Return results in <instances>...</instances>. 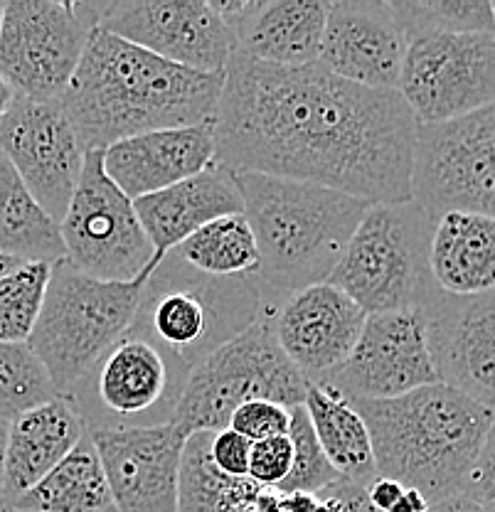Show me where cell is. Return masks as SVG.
<instances>
[{"label":"cell","mask_w":495,"mask_h":512,"mask_svg":"<svg viewBox=\"0 0 495 512\" xmlns=\"http://www.w3.org/2000/svg\"><path fill=\"white\" fill-rule=\"evenodd\" d=\"M212 124L230 173L306 180L372 205L412 200L419 124L399 92L234 52Z\"/></svg>","instance_id":"6da1fadb"},{"label":"cell","mask_w":495,"mask_h":512,"mask_svg":"<svg viewBox=\"0 0 495 512\" xmlns=\"http://www.w3.org/2000/svg\"><path fill=\"white\" fill-rule=\"evenodd\" d=\"M225 74H202L151 55L94 28L77 72L62 92V111L84 151L124 138L215 119Z\"/></svg>","instance_id":"7a4b0ae2"},{"label":"cell","mask_w":495,"mask_h":512,"mask_svg":"<svg viewBox=\"0 0 495 512\" xmlns=\"http://www.w3.org/2000/svg\"><path fill=\"white\" fill-rule=\"evenodd\" d=\"M370 434L377 476L414 488L431 503L461 493L495 414L449 384L392 399H348Z\"/></svg>","instance_id":"3957f363"},{"label":"cell","mask_w":495,"mask_h":512,"mask_svg":"<svg viewBox=\"0 0 495 512\" xmlns=\"http://www.w3.org/2000/svg\"><path fill=\"white\" fill-rule=\"evenodd\" d=\"M232 178L257 242L254 276L279 298L326 284L372 205L306 180L262 173H232Z\"/></svg>","instance_id":"277c9868"},{"label":"cell","mask_w":495,"mask_h":512,"mask_svg":"<svg viewBox=\"0 0 495 512\" xmlns=\"http://www.w3.org/2000/svg\"><path fill=\"white\" fill-rule=\"evenodd\" d=\"M281 301L257 276H207L168 252L143 286L131 330L161 352L178 382L185 384L205 357Z\"/></svg>","instance_id":"5b68a950"},{"label":"cell","mask_w":495,"mask_h":512,"mask_svg":"<svg viewBox=\"0 0 495 512\" xmlns=\"http://www.w3.org/2000/svg\"><path fill=\"white\" fill-rule=\"evenodd\" d=\"M101 281L69 259L52 264L50 284L28 348L45 365L57 394H69L97 360L131 330L146 281Z\"/></svg>","instance_id":"8992f818"},{"label":"cell","mask_w":495,"mask_h":512,"mask_svg":"<svg viewBox=\"0 0 495 512\" xmlns=\"http://www.w3.org/2000/svg\"><path fill=\"white\" fill-rule=\"evenodd\" d=\"M434 220L414 200L370 205L328 284L367 316L427 308L436 296L429 269Z\"/></svg>","instance_id":"52a82bcc"},{"label":"cell","mask_w":495,"mask_h":512,"mask_svg":"<svg viewBox=\"0 0 495 512\" xmlns=\"http://www.w3.org/2000/svg\"><path fill=\"white\" fill-rule=\"evenodd\" d=\"M308 380L284 355L269 313L217 348L185 380L170 424L188 439L198 431H222L234 409L264 399L291 409L306 399Z\"/></svg>","instance_id":"ba28073f"},{"label":"cell","mask_w":495,"mask_h":512,"mask_svg":"<svg viewBox=\"0 0 495 512\" xmlns=\"http://www.w3.org/2000/svg\"><path fill=\"white\" fill-rule=\"evenodd\" d=\"M99 3L10 0L0 25V79L15 96L57 101L77 72Z\"/></svg>","instance_id":"9c48e42d"},{"label":"cell","mask_w":495,"mask_h":512,"mask_svg":"<svg viewBox=\"0 0 495 512\" xmlns=\"http://www.w3.org/2000/svg\"><path fill=\"white\" fill-rule=\"evenodd\" d=\"M412 200L431 220L446 212L495 217V101L461 119L419 126Z\"/></svg>","instance_id":"30bf717a"},{"label":"cell","mask_w":495,"mask_h":512,"mask_svg":"<svg viewBox=\"0 0 495 512\" xmlns=\"http://www.w3.org/2000/svg\"><path fill=\"white\" fill-rule=\"evenodd\" d=\"M65 259L101 281H133L153 259L133 200L104 170V151L84 153L77 188L60 222Z\"/></svg>","instance_id":"8fae6325"},{"label":"cell","mask_w":495,"mask_h":512,"mask_svg":"<svg viewBox=\"0 0 495 512\" xmlns=\"http://www.w3.org/2000/svg\"><path fill=\"white\" fill-rule=\"evenodd\" d=\"M397 92L419 126L461 119L495 101V35H429L404 52Z\"/></svg>","instance_id":"7c38bea8"},{"label":"cell","mask_w":495,"mask_h":512,"mask_svg":"<svg viewBox=\"0 0 495 512\" xmlns=\"http://www.w3.org/2000/svg\"><path fill=\"white\" fill-rule=\"evenodd\" d=\"M180 389L161 352L129 330L65 397L82 414L87 431H97L168 424Z\"/></svg>","instance_id":"4fadbf2b"},{"label":"cell","mask_w":495,"mask_h":512,"mask_svg":"<svg viewBox=\"0 0 495 512\" xmlns=\"http://www.w3.org/2000/svg\"><path fill=\"white\" fill-rule=\"evenodd\" d=\"M97 28L202 74H225L237 52L232 30L207 0L99 3Z\"/></svg>","instance_id":"5bb4252c"},{"label":"cell","mask_w":495,"mask_h":512,"mask_svg":"<svg viewBox=\"0 0 495 512\" xmlns=\"http://www.w3.org/2000/svg\"><path fill=\"white\" fill-rule=\"evenodd\" d=\"M424 308L367 316L348 360L323 377L345 399H392L436 384Z\"/></svg>","instance_id":"9a60e30c"},{"label":"cell","mask_w":495,"mask_h":512,"mask_svg":"<svg viewBox=\"0 0 495 512\" xmlns=\"http://www.w3.org/2000/svg\"><path fill=\"white\" fill-rule=\"evenodd\" d=\"M0 151L18 170L37 205L62 222L87 151L60 101L15 96L0 119Z\"/></svg>","instance_id":"2e32d148"},{"label":"cell","mask_w":495,"mask_h":512,"mask_svg":"<svg viewBox=\"0 0 495 512\" xmlns=\"http://www.w3.org/2000/svg\"><path fill=\"white\" fill-rule=\"evenodd\" d=\"M116 512H178L185 436L173 424L89 431Z\"/></svg>","instance_id":"e0dca14e"},{"label":"cell","mask_w":495,"mask_h":512,"mask_svg":"<svg viewBox=\"0 0 495 512\" xmlns=\"http://www.w3.org/2000/svg\"><path fill=\"white\" fill-rule=\"evenodd\" d=\"M424 313L439 382L495 414V288L478 296L439 293Z\"/></svg>","instance_id":"ac0fdd59"},{"label":"cell","mask_w":495,"mask_h":512,"mask_svg":"<svg viewBox=\"0 0 495 512\" xmlns=\"http://www.w3.org/2000/svg\"><path fill=\"white\" fill-rule=\"evenodd\" d=\"M407 45L392 3L338 0L328 3L316 64L358 87L397 92Z\"/></svg>","instance_id":"d6986e66"},{"label":"cell","mask_w":495,"mask_h":512,"mask_svg":"<svg viewBox=\"0 0 495 512\" xmlns=\"http://www.w3.org/2000/svg\"><path fill=\"white\" fill-rule=\"evenodd\" d=\"M269 318L284 355L308 382H321L348 360L363 333L367 313L326 281L289 293Z\"/></svg>","instance_id":"ffe728a7"},{"label":"cell","mask_w":495,"mask_h":512,"mask_svg":"<svg viewBox=\"0 0 495 512\" xmlns=\"http://www.w3.org/2000/svg\"><path fill=\"white\" fill-rule=\"evenodd\" d=\"M215 124L163 128L104 148V170L131 200L195 178L217 165Z\"/></svg>","instance_id":"44dd1931"},{"label":"cell","mask_w":495,"mask_h":512,"mask_svg":"<svg viewBox=\"0 0 495 512\" xmlns=\"http://www.w3.org/2000/svg\"><path fill=\"white\" fill-rule=\"evenodd\" d=\"M138 222L153 247V259L146 266L156 271L165 254L185 242L205 224L227 215H242V197L230 170L215 168L183 180L178 185L133 200Z\"/></svg>","instance_id":"7402d4cb"},{"label":"cell","mask_w":495,"mask_h":512,"mask_svg":"<svg viewBox=\"0 0 495 512\" xmlns=\"http://www.w3.org/2000/svg\"><path fill=\"white\" fill-rule=\"evenodd\" d=\"M87 434L82 414L65 394L15 416L3 463V508L40 483Z\"/></svg>","instance_id":"603a6c76"},{"label":"cell","mask_w":495,"mask_h":512,"mask_svg":"<svg viewBox=\"0 0 495 512\" xmlns=\"http://www.w3.org/2000/svg\"><path fill=\"white\" fill-rule=\"evenodd\" d=\"M323 0H259L234 32L239 55L274 67L316 64L326 32Z\"/></svg>","instance_id":"cb8c5ba5"},{"label":"cell","mask_w":495,"mask_h":512,"mask_svg":"<svg viewBox=\"0 0 495 512\" xmlns=\"http://www.w3.org/2000/svg\"><path fill=\"white\" fill-rule=\"evenodd\" d=\"M429 269L446 296H478L495 288V217L446 212L431 229Z\"/></svg>","instance_id":"d4e9b609"},{"label":"cell","mask_w":495,"mask_h":512,"mask_svg":"<svg viewBox=\"0 0 495 512\" xmlns=\"http://www.w3.org/2000/svg\"><path fill=\"white\" fill-rule=\"evenodd\" d=\"M210 441V431H198L185 439L178 512H279L281 490L217 471L210 458Z\"/></svg>","instance_id":"484cf974"},{"label":"cell","mask_w":495,"mask_h":512,"mask_svg":"<svg viewBox=\"0 0 495 512\" xmlns=\"http://www.w3.org/2000/svg\"><path fill=\"white\" fill-rule=\"evenodd\" d=\"M303 409L308 412L318 444L340 478L363 488L377 478L370 434L363 416L355 412L348 399L323 384L308 382Z\"/></svg>","instance_id":"4316f807"},{"label":"cell","mask_w":495,"mask_h":512,"mask_svg":"<svg viewBox=\"0 0 495 512\" xmlns=\"http://www.w3.org/2000/svg\"><path fill=\"white\" fill-rule=\"evenodd\" d=\"M111 505L114 503L104 466L87 431L40 483L13 500L8 508L23 512H101Z\"/></svg>","instance_id":"83f0119b"},{"label":"cell","mask_w":495,"mask_h":512,"mask_svg":"<svg viewBox=\"0 0 495 512\" xmlns=\"http://www.w3.org/2000/svg\"><path fill=\"white\" fill-rule=\"evenodd\" d=\"M0 254L18 261L65 259L60 222L35 202L23 178L0 151Z\"/></svg>","instance_id":"f1b7e54d"},{"label":"cell","mask_w":495,"mask_h":512,"mask_svg":"<svg viewBox=\"0 0 495 512\" xmlns=\"http://www.w3.org/2000/svg\"><path fill=\"white\" fill-rule=\"evenodd\" d=\"M173 254L207 276H254L259 269L257 242L244 215H227L190 234Z\"/></svg>","instance_id":"f546056e"},{"label":"cell","mask_w":495,"mask_h":512,"mask_svg":"<svg viewBox=\"0 0 495 512\" xmlns=\"http://www.w3.org/2000/svg\"><path fill=\"white\" fill-rule=\"evenodd\" d=\"M407 42L429 35H493L491 0H404L392 3Z\"/></svg>","instance_id":"4dcf8cb0"},{"label":"cell","mask_w":495,"mask_h":512,"mask_svg":"<svg viewBox=\"0 0 495 512\" xmlns=\"http://www.w3.org/2000/svg\"><path fill=\"white\" fill-rule=\"evenodd\" d=\"M50 276L52 264L45 261H23L0 276V343L28 345L45 303Z\"/></svg>","instance_id":"1f68e13d"},{"label":"cell","mask_w":495,"mask_h":512,"mask_svg":"<svg viewBox=\"0 0 495 512\" xmlns=\"http://www.w3.org/2000/svg\"><path fill=\"white\" fill-rule=\"evenodd\" d=\"M55 397V384L28 345L0 343V419L13 421Z\"/></svg>","instance_id":"d6a6232c"},{"label":"cell","mask_w":495,"mask_h":512,"mask_svg":"<svg viewBox=\"0 0 495 512\" xmlns=\"http://www.w3.org/2000/svg\"><path fill=\"white\" fill-rule=\"evenodd\" d=\"M291 424H289V439L294 446V463L286 476L284 483L276 490L281 493H311L321 495L328 490L335 480H340V473L330 466V461L323 453L321 444L316 439L308 412L303 404L291 407Z\"/></svg>","instance_id":"836d02e7"},{"label":"cell","mask_w":495,"mask_h":512,"mask_svg":"<svg viewBox=\"0 0 495 512\" xmlns=\"http://www.w3.org/2000/svg\"><path fill=\"white\" fill-rule=\"evenodd\" d=\"M289 424V409L274 402H264V399H254V402H247L234 409L227 429L237 431L247 441L257 444V441L274 439V436H286L289 434Z\"/></svg>","instance_id":"e575fe53"},{"label":"cell","mask_w":495,"mask_h":512,"mask_svg":"<svg viewBox=\"0 0 495 512\" xmlns=\"http://www.w3.org/2000/svg\"><path fill=\"white\" fill-rule=\"evenodd\" d=\"M291 463H294V446L289 434L257 441L252 444V456H249V480L264 488H279L289 476Z\"/></svg>","instance_id":"d590c367"},{"label":"cell","mask_w":495,"mask_h":512,"mask_svg":"<svg viewBox=\"0 0 495 512\" xmlns=\"http://www.w3.org/2000/svg\"><path fill=\"white\" fill-rule=\"evenodd\" d=\"M461 493L486 512H495V421L471 473L466 476Z\"/></svg>","instance_id":"8d00e7d4"},{"label":"cell","mask_w":495,"mask_h":512,"mask_svg":"<svg viewBox=\"0 0 495 512\" xmlns=\"http://www.w3.org/2000/svg\"><path fill=\"white\" fill-rule=\"evenodd\" d=\"M249 456H252V441L232 429H222L212 434L210 458L215 468L225 476L249 478Z\"/></svg>","instance_id":"74e56055"},{"label":"cell","mask_w":495,"mask_h":512,"mask_svg":"<svg viewBox=\"0 0 495 512\" xmlns=\"http://www.w3.org/2000/svg\"><path fill=\"white\" fill-rule=\"evenodd\" d=\"M365 493H367V500H370V505L377 512H390L395 508L397 500L402 498L404 485L392 478L377 476L375 480H370V483L365 485Z\"/></svg>","instance_id":"f35d334b"},{"label":"cell","mask_w":495,"mask_h":512,"mask_svg":"<svg viewBox=\"0 0 495 512\" xmlns=\"http://www.w3.org/2000/svg\"><path fill=\"white\" fill-rule=\"evenodd\" d=\"M323 493L338 495V498L343 500L345 512H377L370 505V500H367V493H365L363 485L350 483V480H345V478L335 480V483L330 485L328 490H323Z\"/></svg>","instance_id":"ab89813d"},{"label":"cell","mask_w":495,"mask_h":512,"mask_svg":"<svg viewBox=\"0 0 495 512\" xmlns=\"http://www.w3.org/2000/svg\"><path fill=\"white\" fill-rule=\"evenodd\" d=\"M429 512H486V510H483L481 505L473 503L471 498H466L463 493H456V495H449V498L431 503Z\"/></svg>","instance_id":"60d3db41"},{"label":"cell","mask_w":495,"mask_h":512,"mask_svg":"<svg viewBox=\"0 0 495 512\" xmlns=\"http://www.w3.org/2000/svg\"><path fill=\"white\" fill-rule=\"evenodd\" d=\"M318 498L311 493H281L279 512H313Z\"/></svg>","instance_id":"b9f144b4"},{"label":"cell","mask_w":495,"mask_h":512,"mask_svg":"<svg viewBox=\"0 0 495 512\" xmlns=\"http://www.w3.org/2000/svg\"><path fill=\"white\" fill-rule=\"evenodd\" d=\"M390 512H429V500L419 490L404 488L402 498L397 500Z\"/></svg>","instance_id":"7bdbcfd3"},{"label":"cell","mask_w":495,"mask_h":512,"mask_svg":"<svg viewBox=\"0 0 495 512\" xmlns=\"http://www.w3.org/2000/svg\"><path fill=\"white\" fill-rule=\"evenodd\" d=\"M316 498H318V503H316V510H313V512H345L343 500H340L338 495L321 493V495H316Z\"/></svg>","instance_id":"ee69618b"},{"label":"cell","mask_w":495,"mask_h":512,"mask_svg":"<svg viewBox=\"0 0 495 512\" xmlns=\"http://www.w3.org/2000/svg\"><path fill=\"white\" fill-rule=\"evenodd\" d=\"M8 429H10V421L0 419V508H3V463H5V446H8Z\"/></svg>","instance_id":"f6af8a7d"},{"label":"cell","mask_w":495,"mask_h":512,"mask_svg":"<svg viewBox=\"0 0 495 512\" xmlns=\"http://www.w3.org/2000/svg\"><path fill=\"white\" fill-rule=\"evenodd\" d=\"M13 99H15L13 89H10L8 84H5L3 79H0V109L8 111V109H10V104H13Z\"/></svg>","instance_id":"bcb514c9"},{"label":"cell","mask_w":495,"mask_h":512,"mask_svg":"<svg viewBox=\"0 0 495 512\" xmlns=\"http://www.w3.org/2000/svg\"><path fill=\"white\" fill-rule=\"evenodd\" d=\"M18 264H23V261L13 259V256L0 254V276H5V274H8V271H13Z\"/></svg>","instance_id":"7dc6e473"},{"label":"cell","mask_w":495,"mask_h":512,"mask_svg":"<svg viewBox=\"0 0 495 512\" xmlns=\"http://www.w3.org/2000/svg\"><path fill=\"white\" fill-rule=\"evenodd\" d=\"M0 512H23V510H13V508H0ZM101 512H116L114 505H111L109 510H101Z\"/></svg>","instance_id":"c3c4849f"},{"label":"cell","mask_w":495,"mask_h":512,"mask_svg":"<svg viewBox=\"0 0 495 512\" xmlns=\"http://www.w3.org/2000/svg\"><path fill=\"white\" fill-rule=\"evenodd\" d=\"M3 10H5V3L0 0V25H3Z\"/></svg>","instance_id":"681fc988"},{"label":"cell","mask_w":495,"mask_h":512,"mask_svg":"<svg viewBox=\"0 0 495 512\" xmlns=\"http://www.w3.org/2000/svg\"><path fill=\"white\" fill-rule=\"evenodd\" d=\"M491 8H493V28H495V0L491 3ZM493 35H495V30H493Z\"/></svg>","instance_id":"f907efd6"},{"label":"cell","mask_w":495,"mask_h":512,"mask_svg":"<svg viewBox=\"0 0 495 512\" xmlns=\"http://www.w3.org/2000/svg\"><path fill=\"white\" fill-rule=\"evenodd\" d=\"M3 114H5V111H3V109H0V119H3Z\"/></svg>","instance_id":"816d5d0a"}]
</instances>
